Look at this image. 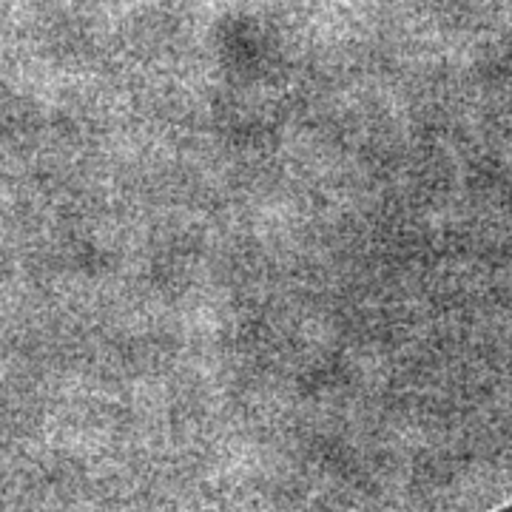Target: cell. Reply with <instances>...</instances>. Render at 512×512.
<instances>
[{
	"label": "cell",
	"instance_id": "1",
	"mask_svg": "<svg viewBox=\"0 0 512 512\" xmlns=\"http://www.w3.org/2000/svg\"><path fill=\"white\" fill-rule=\"evenodd\" d=\"M498 512H512V504H510V507H504V510H498Z\"/></svg>",
	"mask_w": 512,
	"mask_h": 512
}]
</instances>
